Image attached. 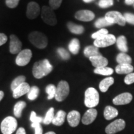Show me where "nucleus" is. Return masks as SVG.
I'll use <instances>...</instances> for the list:
<instances>
[{
  "mask_svg": "<svg viewBox=\"0 0 134 134\" xmlns=\"http://www.w3.org/2000/svg\"><path fill=\"white\" fill-rule=\"evenodd\" d=\"M29 40L36 47L39 49L45 48L48 45V38L44 34L38 31H34L29 35Z\"/></svg>",
  "mask_w": 134,
  "mask_h": 134,
  "instance_id": "f03ea898",
  "label": "nucleus"
},
{
  "mask_svg": "<svg viewBox=\"0 0 134 134\" xmlns=\"http://www.w3.org/2000/svg\"><path fill=\"white\" fill-rule=\"evenodd\" d=\"M8 41V37L3 33H0V46L4 44Z\"/></svg>",
  "mask_w": 134,
  "mask_h": 134,
  "instance_id": "c03bdc74",
  "label": "nucleus"
},
{
  "mask_svg": "<svg viewBox=\"0 0 134 134\" xmlns=\"http://www.w3.org/2000/svg\"><path fill=\"white\" fill-rule=\"evenodd\" d=\"M116 44L118 49L120 50L122 52L126 53L128 51L127 47V42L126 37L124 36H120L116 39Z\"/></svg>",
  "mask_w": 134,
  "mask_h": 134,
  "instance_id": "4be33fe9",
  "label": "nucleus"
},
{
  "mask_svg": "<svg viewBox=\"0 0 134 134\" xmlns=\"http://www.w3.org/2000/svg\"><path fill=\"white\" fill-rule=\"evenodd\" d=\"M98 112L95 109L90 108L87 110L82 118V122L85 125H89L96 119Z\"/></svg>",
  "mask_w": 134,
  "mask_h": 134,
  "instance_id": "2eb2a0df",
  "label": "nucleus"
},
{
  "mask_svg": "<svg viewBox=\"0 0 134 134\" xmlns=\"http://www.w3.org/2000/svg\"><path fill=\"white\" fill-rule=\"evenodd\" d=\"M62 0H49L50 7L53 10L57 9L61 6Z\"/></svg>",
  "mask_w": 134,
  "mask_h": 134,
  "instance_id": "58836bf2",
  "label": "nucleus"
},
{
  "mask_svg": "<svg viewBox=\"0 0 134 134\" xmlns=\"http://www.w3.org/2000/svg\"><path fill=\"white\" fill-rule=\"evenodd\" d=\"M67 27H68V30L71 33L75 34H81L85 31V29H84L83 26L75 24L73 23H71V22L68 23Z\"/></svg>",
  "mask_w": 134,
  "mask_h": 134,
  "instance_id": "393cba45",
  "label": "nucleus"
},
{
  "mask_svg": "<svg viewBox=\"0 0 134 134\" xmlns=\"http://www.w3.org/2000/svg\"><path fill=\"white\" fill-rule=\"evenodd\" d=\"M94 73L96 74L104 75V76H109L114 73V70L110 67H102V68H96L94 70Z\"/></svg>",
  "mask_w": 134,
  "mask_h": 134,
  "instance_id": "c85d7f7f",
  "label": "nucleus"
},
{
  "mask_svg": "<svg viewBox=\"0 0 134 134\" xmlns=\"http://www.w3.org/2000/svg\"><path fill=\"white\" fill-rule=\"evenodd\" d=\"M46 91L48 94V99H52L53 98H55V93H56V87L52 84H50L47 86Z\"/></svg>",
  "mask_w": 134,
  "mask_h": 134,
  "instance_id": "473e14b6",
  "label": "nucleus"
},
{
  "mask_svg": "<svg viewBox=\"0 0 134 134\" xmlns=\"http://www.w3.org/2000/svg\"><path fill=\"white\" fill-rule=\"evenodd\" d=\"M125 21L129 23L130 24L134 25V14H132V13H125L124 15Z\"/></svg>",
  "mask_w": 134,
  "mask_h": 134,
  "instance_id": "a19ab883",
  "label": "nucleus"
},
{
  "mask_svg": "<svg viewBox=\"0 0 134 134\" xmlns=\"http://www.w3.org/2000/svg\"><path fill=\"white\" fill-rule=\"evenodd\" d=\"M68 49L73 54L76 55L79 52L80 49V41L77 38H73L70 42L68 44Z\"/></svg>",
  "mask_w": 134,
  "mask_h": 134,
  "instance_id": "bb28decb",
  "label": "nucleus"
},
{
  "mask_svg": "<svg viewBox=\"0 0 134 134\" xmlns=\"http://www.w3.org/2000/svg\"><path fill=\"white\" fill-rule=\"evenodd\" d=\"M16 134H26V130L23 127H20L19 129H18V130H17Z\"/></svg>",
  "mask_w": 134,
  "mask_h": 134,
  "instance_id": "a18cd8bd",
  "label": "nucleus"
},
{
  "mask_svg": "<svg viewBox=\"0 0 134 134\" xmlns=\"http://www.w3.org/2000/svg\"><path fill=\"white\" fill-rule=\"evenodd\" d=\"M94 13L90 10H80L77 11L75 14V18L81 21H91L94 19Z\"/></svg>",
  "mask_w": 134,
  "mask_h": 134,
  "instance_id": "ddd939ff",
  "label": "nucleus"
},
{
  "mask_svg": "<svg viewBox=\"0 0 134 134\" xmlns=\"http://www.w3.org/2000/svg\"><path fill=\"white\" fill-rule=\"evenodd\" d=\"M115 70L117 74L128 75L133 71V66L131 64H119Z\"/></svg>",
  "mask_w": 134,
  "mask_h": 134,
  "instance_id": "6ab92c4d",
  "label": "nucleus"
},
{
  "mask_svg": "<svg viewBox=\"0 0 134 134\" xmlns=\"http://www.w3.org/2000/svg\"><path fill=\"white\" fill-rule=\"evenodd\" d=\"M40 90L37 86H34L30 89L29 93H27V98L29 100H34L36 99L39 94Z\"/></svg>",
  "mask_w": 134,
  "mask_h": 134,
  "instance_id": "7c9ffc66",
  "label": "nucleus"
},
{
  "mask_svg": "<svg viewBox=\"0 0 134 134\" xmlns=\"http://www.w3.org/2000/svg\"><path fill=\"white\" fill-rule=\"evenodd\" d=\"M31 127L35 129V134H42V127L40 123H32Z\"/></svg>",
  "mask_w": 134,
  "mask_h": 134,
  "instance_id": "ea45409f",
  "label": "nucleus"
},
{
  "mask_svg": "<svg viewBox=\"0 0 134 134\" xmlns=\"http://www.w3.org/2000/svg\"><path fill=\"white\" fill-rule=\"evenodd\" d=\"M41 17L43 21L49 26H55L57 23L56 15L54 11L50 7L43 6L42 8Z\"/></svg>",
  "mask_w": 134,
  "mask_h": 134,
  "instance_id": "39448f33",
  "label": "nucleus"
},
{
  "mask_svg": "<svg viewBox=\"0 0 134 134\" xmlns=\"http://www.w3.org/2000/svg\"><path fill=\"white\" fill-rule=\"evenodd\" d=\"M26 103L24 101L18 102L14 107V114L18 118L21 117L22 112L24 109L26 108Z\"/></svg>",
  "mask_w": 134,
  "mask_h": 134,
  "instance_id": "cd10ccee",
  "label": "nucleus"
},
{
  "mask_svg": "<svg viewBox=\"0 0 134 134\" xmlns=\"http://www.w3.org/2000/svg\"><path fill=\"white\" fill-rule=\"evenodd\" d=\"M43 119L42 117L37 116L36 113L34 111H32L31 114V116H30V120H31L32 123H40L41 124L42 122H43Z\"/></svg>",
  "mask_w": 134,
  "mask_h": 134,
  "instance_id": "4c0bfd02",
  "label": "nucleus"
},
{
  "mask_svg": "<svg viewBox=\"0 0 134 134\" xmlns=\"http://www.w3.org/2000/svg\"><path fill=\"white\" fill-rule=\"evenodd\" d=\"M118 115V110L113 107L108 106L105 107L104 111V116L106 120H111L114 119Z\"/></svg>",
  "mask_w": 134,
  "mask_h": 134,
  "instance_id": "412c9836",
  "label": "nucleus"
},
{
  "mask_svg": "<svg viewBox=\"0 0 134 134\" xmlns=\"http://www.w3.org/2000/svg\"><path fill=\"white\" fill-rule=\"evenodd\" d=\"M21 41L16 35L12 34L10 36V43H9V51L12 54L19 53L21 51L22 48Z\"/></svg>",
  "mask_w": 134,
  "mask_h": 134,
  "instance_id": "f8f14e48",
  "label": "nucleus"
},
{
  "mask_svg": "<svg viewBox=\"0 0 134 134\" xmlns=\"http://www.w3.org/2000/svg\"><path fill=\"white\" fill-rule=\"evenodd\" d=\"M57 53L58 54L60 55V57H61L62 59L64 60H67L70 59V53L68 52V51L65 48L60 47L57 49Z\"/></svg>",
  "mask_w": 134,
  "mask_h": 134,
  "instance_id": "f704fd0d",
  "label": "nucleus"
},
{
  "mask_svg": "<svg viewBox=\"0 0 134 134\" xmlns=\"http://www.w3.org/2000/svg\"><path fill=\"white\" fill-rule=\"evenodd\" d=\"M125 122L123 119L115 120L109 124L105 128V132L107 134H115L124 129Z\"/></svg>",
  "mask_w": 134,
  "mask_h": 134,
  "instance_id": "9d476101",
  "label": "nucleus"
},
{
  "mask_svg": "<svg viewBox=\"0 0 134 134\" xmlns=\"http://www.w3.org/2000/svg\"><path fill=\"white\" fill-rule=\"evenodd\" d=\"M114 4L113 0H100L98 5L101 8H107L110 7Z\"/></svg>",
  "mask_w": 134,
  "mask_h": 134,
  "instance_id": "e433bc0d",
  "label": "nucleus"
},
{
  "mask_svg": "<svg viewBox=\"0 0 134 134\" xmlns=\"http://www.w3.org/2000/svg\"><path fill=\"white\" fill-rule=\"evenodd\" d=\"M105 18L112 24H117L124 26L126 24L124 17L118 11H110L105 14Z\"/></svg>",
  "mask_w": 134,
  "mask_h": 134,
  "instance_id": "6e6552de",
  "label": "nucleus"
},
{
  "mask_svg": "<svg viewBox=\"0 0 134 134\" xmlns=\"http://www.w3.org/2000/svg\"><path fill=\"white\" fill-rule=\"evenodd\" d=\"M65 117H66V113L62 110H60L58 111L57 114L54 116L52 123L57 126H60L64 123Z\"/></svg>",
  "mask_w": 134,
  "mask_h": 134,
  "instance_id": "5701e85b",
  "label": "nucleus"
},
{
  "mask_svg": "<svg viewBox=\"0 0 134 134\" xmlns=\"http://www.w3.org/2000/svg\"><path fill=\"white\" fill-rule=\"evenodd\" d=\"M125 3L127 5H131L134 4V0H125Z\"/></svg>",
  "mask_w": 134,
  "mask_h": 134,
  "instance_id": "49530a36",
  "label": "nucleus"
},
{
  "mask_svg": "<svg viewBox=\"0 0 134 134\" xmlns=\"http://www.w3.org/2000/svg\"><path fill=\"white\" fill-rule=\"evenodd\" d=\"M114 83V80L113 77L109 76L100 82L99 85L100 91L103 93H105L108 91L109 88L113 85Z\"/></svg>",
  "mask_w": 134,
  "mask_h": 134,
  "instance_id": "aec40b11",
  "label": "nucleus"
},
{
  "mask_svg": "<svg viewBox=\"0 0 134 134\" xmlns=\"http://www.w3.org/2000/svg\"><path fill=\"white\" fill-rule=\"evenodd\" d=\"M40 6L36 2L32 1L28 3L26 11V16L28 19L31 20L36 19L40 14Z\"/></svg>",
  "mask_w": 134,
  "mask_h": 134,
  "instance_id": "9b49d317",
  "label": "nucleus"
},
{
  "mask_svg": "<svg viewBox=\"0 0 134 134\" xmlns=\"http://www.w3.org/2000/svg\"><path fill=\"white\" fill-rule=\"evenodd\" d=\"M70 93V87L66 81H61L56 87V93L55 98L57 101L62 102L68 96Z\"/></svg>",
  "mask_w": 134,
  "mask_h": 134,
  "instance_id": "423d86ee",
  "label": "nucleus"
},
{
  "mask_svg": "<svg viewBox=\"0 0 134 134\" xmlns=\"http://www.w3.org/2000/svg\"><path fill=\"white\" fill-rule=\"evenodd\" d=\"M116 61L119 64H131L132 58L127 53L121 52L117 55Z\"/></svg>",
  "mask_w": 134,
  "mask_h": 134,
  "instance_id": "a878e982",
  "label": "nucleus"
},
{
  "mask_svg": "<svg viewBox=\"0 0 134 134\" xmlns=\"http://www.w3.org/2000/svg\"><path fill=\"white\" fill-rule=\"evenodd\" d=\"M85 104L89 108H93L98 105L99 102V95L96 89L89 88L85 91Z\"/></svg>",
  "mask_w": 134,
  "mask_h": 134,
  "instance_id": "7ed1b4c3",
  "label": "nucleus"
},
{
  "mask_svg": "<svg viewBox=\"0 0 134 134\" xmlns=\"http://www.w3.org/2000/svg\"><path fill=\"white\" fill-rule=\"evenodd\" d=\"M80 114L76 110H72L67 115V120L71 127H75L79 124L80 121Z\"/></svg>",
  "mask_w": 134,
  "mask_h": 134,
  "instance_id": "a211bd4d",
  "label": "nucleus"
},
{
  "mask_svg": "<svg viewBox=\"0 0 134 134\" xmlns=\"http://www.w3.org/2000/svg\"><path fill=\"white\" fill-rule=\"evenodd\" d=\"M93 66L96 68H102L106 66L108 64V60L106 58L104 57L101 55H96V56L91 57L89 58Z\"/></svg>",
  "mask_w": 134,
  "mask_h": 134,
  "instance_id": "dca6fc26",
  "label": "nucleus"
},
{
  "mask_svg": "<svg viewBox=\"0 0 134 134\" xmlns=\"http://www.w3.org/2000/svg\"><path fill=\"white\" fill-rule=\"evenodd\" d=\"M84 55L85 57L88 58H90L91 57L96 56V55H100L98 50V48L94 46H90L85 47L84 50Z\"/></svg>",
  "mask_w": 134,
  "mask_h": 134,
  "instance_id": "b1692460",
  "label": "nucleus"
},
{
  "mask_svg": "<svg viewBox=\"0 0 134 134\" xmlns=\"http://www.w3.org/2000/svg\"><path fill=\"white\" fill-rule=\"evenodd\" d=\"M45 134H56V133H55L54 132H47V133H46Z\"/></svg>",
  "mask_w": 134,
  "mask_h": 134,
  "instance_id": "8fccbe9b",
  "label": "nucleus"
},
{
  "mask_svg": "<svg viewBox=\"0 0 134 134\" xmlns=\"http://www.w3.org/2000/svg\"><path fill=\"white\" fill-rule=\"evenodd\" d=\"M26 81V77L23 75H21V76H18L17 78L13 80L11 83V90L13 91L16 88H18V86H20L22 83H24Z\"/></svg>",
  "mask_w": 134,
  "mask_h": 134,
  "instance_id": "2f4dec72",
  "label": "nucleus"
},
{
  "mask_svg": "<svg viewBox=\"0 0 134 134\" xmlns=\"http://www.w3.org/2000/svg\"><path fill=\"white\" fill-rule=\"evenodd\" d=\"M111 25H113V24L109 22L105 18H99L94 23V26L96 28H103Z\"/></svg>",
  "mask_w": 134,
  "mask_h": 134,
  "instance_id": "72a5a7b5",
  "label": "nucleus"
},
{
  "mask_svg": "<svg viewBox=\"0 0 134 134\" xmlns=\"http://www.w3.org/2000/svg\"><path fill=\"white\" fill-rule=\"evenodd\" d=\"M18 122L13 117H6L1 124V130L3 134H12L16 130Z\"/></svg>",
  "mask_w": 134,
  "mask_h": 134,
  "instance_id": "20e7f679",
  "label": "nucleus"
},
{
  "mask_svg": "<svg viewBox=\"0 0 134 134\" xmlns=\"http://www.w3.org/2000/svg\"><path fill=\"white\" fill-rule=\"evenodd\" d=\"M53 68V66L47 59L36 62L33 65V76L37 79H41L51 73Z\"/></svg>",
  "mask_w": 134,
  "mask_h": 134,
  "instance_id": "f257e3e1",
  "label": "nucleus"
},
{
  "mask_svg": "<svg viewBox=\"0 0 134 134\" xmlns=\"http://www.w3.org/2000/svg\"><path fill=\"white\" fill-rule=\"evenodd\" d=\"M3 97H4V92L3 91H0V101L2 100Z\"/></svg>",
  "mask_w": 134,
  "mask_h": 134,
  "instance_id": "de8ad7c7",
  "label": "nucleus"
},
{
  "mask_svg": "<svg viewBox=\"0 0 134 134\" xmlns=\"http://www.w3.org/2000/svg\"><path fill=\"white\" fill-rule=\"evenodd\" d=\"M132 98L133 97L130 93H124L114 98L113 101L115 105H125L132 101Z\"/></svg>",
  "mask_w": 134,
  "mask_h": 134,
  "instance_id": "4468645a",
  "label": "nucleus"
},
{
  "mask_svg": "<svg viewBox=\"0 0 134 134\" xmlns=\"http://www.w3.org/2000/svg\"><path fill=\"white\" fill-rule=\"evenodd\" d=\"M54 108H51L48 110L46 116L43 119V123L44 124L48 125L52 122V120L54 118Z\"/></svg>",
  "mask_w": 134,
  "mask_h": 134,
  "instance_id": "c756f323",
  "label": "nucleus"
},
{
  "mask_svg": "<svg viewBox=\"0 0 134 134\" xmlns=\"http://www.w3.org/2000/svg\"><path fill=\"white\" fill-rule=\"evenodd\" d=\"M20 0H6V6L9 8H15L18 6Z\"/></svg>",
  "mask_w": 134,
  "mask_h": 134,
  "instance_id": "79ce46f5",
  "label": "nucleus"
},
{
  "mask_svg": "<svg viewBox=\"0 0 134 134\" xmlns=\"http://www.w3.org/2000/svg\"><path fill=\"white\" fill-rule=\"evenodd\" d=\"M94 1V0H83V1L86 3H91L92 1Z\"/></svg>",
  "mask_w": 134,
  "mask_h": 134,
  "instance_id": "09e8293b",
  "label": "nucleus"
},
{
  "mask_svg": "<svg viewBox=\"0 0 134 134\" xmlns=\"http://www.w3.org/2000/svg\"><path fill=\"white\" fill-rule=\"evenodd\" d=\"M30 89H31V87H30L29 84L26 83V82L22 83L20 86L16 88L13 91V98L17 99L23 96V95L26 94H27L29 93Z\"/></svg>",
  "mask_w": 134,
  "mask_h": 134,
  "instance_id": "f3484780",
  "label": "nucleus"
},
{
  "mask_svg": "<svg viewBox=\"0 0 134 134\" xmlns=\"http://www.w3.org/2000/svg\"><path fill=\"white\" fill-rule=\"evenodd\" d=\"M124 82L127 85H131L134 83V73H129L125 77Z\"/></svg>",
  "mask_w": 134,
  "mask_h": 134,
  "instance_id": "37998d69",
  "label": "nucleus"
},
{
  "mask_svg": "<svg viewBox=\"0 0 134 134\" xmlns=\"http://www.w3.org/2000/svg\"><path fill=\"white\" fill-rule=\"evenodd\" d=\"M116 42V38L113 34H107L101 37L95 39L94 46L98 48L107 47Z\"/></svg>",
  "mask_w": 134,
  "mask_h": 134,
  "instance_id": "0eeeda50",
  "label": "nucleus"
},
{
  "mask_svg": "<svg viewBox=\"0 0 134 134\" xmlns=\"http://www.w3.org/2000/svg\"><path fill=\"white\" fill-rule=\"evenodd\" d=\"M32 56V53L30 49L21 50L18 53L16 58V63L20 66H26L31 61Z\"/></svg>",
  "mask_w": 134,
  "mask_h": 134,
  "instance_id": "1a4fd4ad",
  "label": "nucleus"
},
{
  "mask_svg": "<svg viewBox=\"0 0 134 134\" xmlns=\"http://www.w3.org/2000/svg\"><path fill=\"white\" fill-rule=\"evenodd\" d=\"M108 34V31L106 29H100L98 31L96 32L95 33H93L92 34L91 37L94 39H97V38L101 37L105 35Z\"/></svg>",
  "mask_w": 134,
  "mask_h": 134,
  "instance_id": "c9c22d12",
  "label": "nucleus"
}]
</instances>
